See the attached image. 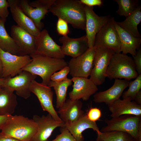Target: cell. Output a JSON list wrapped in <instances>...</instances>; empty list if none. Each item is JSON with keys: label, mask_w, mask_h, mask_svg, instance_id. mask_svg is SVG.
Here are the masks:
<instances>
[{"label": "cell", "mask_w": 141, "mask_h": 141, "mask_svg": "<svg viewBox=\"0 0 141 141\" xmlns=\"http://www.w3.org/2000/svg\"><path fill=\"white\" fill-rule=\"evenodd\" d=\"M85 5L78 0H55L49 11L61 18L74 28L85 30Z\"/></svg>", "instance_id": "1"}, {"label": "cell", "mask_w": 141, "mask_h": 141, "mask_svg": "<svg viewBox=\"0 0 141 141\" xmlns=\"http://www.w3.org/2000/svg\"><path fill=\"white\" fill-rule=\"evenodd\" d=\"M31 62L22 69L42 78V83L48 85L51 75L57 71L68 66L64 58L47 57L34 53L30 55Z\"/></svg>", "instance_id": "2"}, {"label": "cell", "mask_w": 141, "mask_h": 141, "mask_svg": "<svg viewBox=\"0 0 141 141\" xmlns=\"http://www.w3.org/2000/svg\"><path fill=\"white\" fill-rule=\"evenodd\" d=\"M32 119L22 115H11L3 126L1 133L21 141H31L38 130Z\"/></svg>", "instance_id": "3"}, {"label": "cell", "mask_w": 141, "mask_h": 141, "mask_svg": "<svg viewBox=\"0 0 141 141\" xmlns=\"http://www.w3.org/2000/svg\"><path fill=\"white\" fill-rule=\"evenodd\" d=\"M138 75L132 58L121 53L113 55L107 69L106 77L110 80L123 79L130 81Z\"/></svg>", "instance_id": "4"}, {"label": "cell", "mask_w": 141, "mask_h": 141, "mask_svg": "<svg viewBox=\"0 0 141 141\" xmlns=\"http://www.w3.org/2000/svg\"><path fill=\"white\" fill-rule=\"evenodd\" d=\"M107 125L100 131L105 132L118 131L127 133L137 141H141V117L126 114L104 120Z\"/></svg>", "instance_id": "5"}, {"label": "cell", "mask_w": 141, "mask_h": 141, "mask_svg": "<svg viewBox=\"0 0 141 141\" xmlns=\"http://www.w3.org/2000/svg\"><path fill=\"white\" fill-rule=\"evenodd\" d=\"M114 18L111 17L108 22L96 34L94 46L113 50L115 53H121L120 43L116 29Z\"/></svg>", "instance_id": "6"}, {"label": "cell", "mask_w": 141, "mask_h": 141, "mask_svg": "<svg viewBox=\"0 0 141 141\" xmlns=\"http://www.w3.org/2000/svg\"><path fill=\"white\" fill-rule=\"evenodd\" d=\"M115 53L113 50L109 49L95 48L93 67L89 79L97 86L101 85L105 81L110 60Z\"/></svg>", "instance_id": "7"}, {"label": "cell", "mask_w": 141, "mask_h": 141, "mask_svg": "<svg viewBox=\"0 0 141 141\" xmlns=\"http://www.w3.org/2000/svg\"><path fill=\"white\" fill-rule=\"evenodd\" d=\"M95 48H89L84 53L75 58H72L68 63L70 74L72 77L88 78L93 67Z\"/></svg>", "instance_id": "8"}, {"label": "cell", "mask_w": 141, "mask_h": 141, "mask_svg": "<svg viewBox=\"0 0 141 141\" xmlns=\"http://www.w3.org/2000/svg\"><path fill=\"white\" fill-rule=\"evenodd\" d=\"M0 59L3 66L2 78L13 77L31 61L29 55L19 56L5 51L0 48Z\"/></svg>", "instance_id": "9"}, {"label": "cell", "mask_w": 141, "mask_h": 141, "mask_svg": "<svg viewBox=\"0 0 141 141\" xmlns=\"http://www.w3.org/2000/svg\"><path fill=\"white\" fill-rule=\"evenodd\" d=\"M37 75L25 70H22L13 77L5 78L3 86L15 91L18 96L27 99L31 95L30 87L32 81L35 80Z\"/></svg>", "instance_id": "10"}, {"label": "cell", "mask_w": 141, "mask_h": 141, "mask_svg": "<svg viewBox=\"0 0 141 141\" xmlns=\"http://www.w3.org/2000/svg\"><path fill=\"white\" fill-rule=\"evenodd\" d=\"M35 52L34 53L51 58H64L65 57L62 52L61 46L58 45L44 29L35 37Z\"/></svg>", "instance_id": "11"}, {"label": "cell", "mask_w": 141, "mask_h": 141, "mask_svg": "<svg viewBox=\"0 0 141 141\" xmlns=\"http://www.w3.org/2000/svg\"><path fill=\"white\" fill-rule=\"evenodd\" d=\"M30 89L37 97L43 111H47L56 121H62L54 107L53 93L51 87L34 80L31 83Z\"/></svg>", "instance_id": "12"}, {"label": "cell", "mask_w": 141, "mask_h": 141, "mask_svg": "<svg viewBox=\"0 0 141 141\" xmlns=\"http://www.w3.org/2000/svg\"><path fill=\"white\" fill-rule=\"evenodd\" d=\"M86 17L85 30L89 48L94 46L96 36L111 17L109 16H100L97 15L93 10V7L85 5Z\"/></svg>", "instance_id": "13"}, {"label": "cell", "mask_w": 141, "mask_h": 141, "mask_svg": "<svg viewBox=\"0 0 141 141\" xmlns=\"http://www.w3.org/2000/svg\"><path fill=\"white\" fill-rule=\"evenodd\" d=\"M32 119L37 124L38 128L31 141H48L49 138L55 128L65 127L63 122L56 121L49 113L46 116L43 115L42 116L35 115Z\"/></svg>", "instance_id": "14"}, {"label": "cell", "mask_w": 141, "mask_h": 141, "mask_svg": "<svg viewBox=\"0 0 141 141\" xmlns=\"http://www.w3.org/2000/svg\"><path fill=\"white\" fill-rule=\"evenodd\" d=\"M11 34L18 47V55H30L35 53V37L15 25L11 26Z\"/></svg>", "instance_id": "15"}, {"label": "cell", "mask_w": 141, "mask_h": 141, "mask_svg": "<svg viewBox=\"0 0 141 141\" xmlns=\"http://www.w3.org/2000/svg\"><path fill=\"white\" fill-rule=\"evenodd\" d=\"M71 79L74 84L69 95V98L72 100L82 99L87 101L98 90L97 86L88 78L73 77Z\"/></svg>", "instance_id": "16"}, {"label": "cell", "mask_w": 141, "mask_h": 141, "mask_svg": "<svg viewBox=\"0 0 141 141\" xmlns=\"http://www.w3.org/2000/svg\"><path fill=\"white\" fill-rule=\"evenodd\" d=\"M59 40L62 44L61 49L63 54L73 58L81 55L89 48L86 35L77 38H70L67 35L62 36Z\"/></svg>", "instance_id": "17"}, {"label": "cell", "mask_w": 141, "mask_h": 141, "mask_svg": "<svg viewBox=\"0 0 141 141\" xmlns=\"http://www.w3.org/2000/svg\"><path fill=\"white\" fill-rule=\"evenodd\" d=\"M130 81L124 79H115L114 84L110 88L93 95V101L96 103H104L108 105L111 104L120 98L124 90L128 87Z\"/></svg>", "instance_id": "18"}, {"label": "cell", "mask_w": 141, "mask_h": 141, "mask_svg": "<svg viewBox=\"0 0 141 141\" xmlns=\"http://www.w3.org/2000/svg\"><path fill=\"white\" fill-rule=\"evenodd\" d=\"M13 18L17 25L36 37L41 31L34 22L23 11L18 4V0H8Z\"/></svg>", "instance_id": "19"}, {"label": "cell", "mask_w": 141, "mask_h": 141, "mask_svg": "<svg viewBox=\"0 0 141 141\" xmlns=\"http://www.w3.org/2000/svg\"><path fill=\"white\" fill-rule=\"evenodd\" d=\"M83 103L79 100H73L69 98L58 109L57 113L64 123L76 121L85 114L82 110Z\"/></svg>", "instance_id": "20"}, {"label": "cell", "mask_w": 141, "mask_h": 141, "mask_svg": "<svg viewBox=\"0 0 141 141\" xmlns=\"http://www.w3.org/2000/svg\"><path fill=\"white\" fill-rule=\"evenodd\" d=\"M108 106L112 118L126 114L141 116V105L129 99L118 98Z\"/></svg>", "instance_id": "21"}, {"label": "cell", "mask_w": 141, "mask_h": 141, "mask_svg": "<svg viewBox=\"0 0 141 141\" xmlns=\"http://www.w3.org/2000/svg\"><path fill=\"white\" fill-rule=\"evenodd\" d=\"M114 25L120 43V51L122 53H129L133 57L136 54L140 49L141 38L135 37L119 26L115 20Z\"/></svg>", "instance_id": "22"}, {"label": "cell", "mask_w": 141, "mask_h": 141, "mask_svg": "<svg viewBox=\"0 0 141 141\" xmlns=\"http://www.w3.org/2000/svg\"><path fill=\"white\" fill-rule=\"evenodd\" d=\"M65 127L74 137L77 141H84L82 133L85 130L91 128L98 133L100 131L96 122L90 120L85 114L78 120L65 123Z\"/></svg>", "instance_id": "23"}, {"label": "cell", "mask_w": 141, "mask_h": 141, "mask_svg": "<svg viewBox=\"0 0 141 141\" xmlns=\"http://www.w3.org/2000/svg\"><path fill=\"white\" fill-rule=\"evenodd\" d=\"M14 91L3 86L0 89V116L11 115L17 104Z\"/></svg>", "instance_id": "24"}, {"label": "cell", "mask_w": 141, "mask_h": 141, "mask_svg": "<svg viewBox=\"0 0 141 141\" xmlns=\"http://www.w3.org/2000/svg\"><path fill=\"white\" fill-rule=\"evenodd\" d=\"M29 2L27 0H18V4L22 10L40 30L43 27L41 20L49 10L41 7H33L30 5Z\"/></svg>", "instance_id": "25"}, {"label": "cell", "mask_w": 141, "mask_h": 141, "mask_svg": "<svg viewBox=\"0 0 141 141\" xmlns=\"http://www.w3.org/2000/svg\"><path fill=\"white\" fill-rule=\"evenodd\" d=\"M141 21V6L139 5L131 14L126 17L123 21L116 22V24L134 37L141 38L138 29Z\"/></svg>", "instance_id": "26"}, {"label": "cell", "mask_w": 141, "mask_h": 141, "mask_svg": "<svg viewBox=\"0 0 141 141\" xmlns=\"http://www.w3.org/2000/svg\"><path fill=\"white\" fill-rule=\"evenodd\" d=\"M5 21L0 20V48L5 51L18 55V47L6 30L4 25Z\"/></svg>", "instance_id": "27"}, {"label": "cell", "mask_w": 141, "mask_h": 141, "mask_svg": "<svg viewBox=\"0 0 141 141\" xmlns=\"http://www.w3.org/2000/svg\"><path fill=\"white\" fill-rule=\"evenodd\" d=\"M71 79L67 78L63 81L55 82L50 80L49 86L53 87L56 96V107L59 109L66 100L67 90L68 87L72 84Z\"/></svg>", "instance_id": "28"}, {"label": "cell", "mask_w": 141, "mask_h": 141, "mask_svg": "<svg viewBox=\"0 0 141 141\" xmlns=\"http://www.w3.org/2000/svg\"><path fill=\"white\" fill-rule=\"evenodd\" d=\"M96 141H137L126 132L114 131L105 132L100 131L97 133Z\"/></svg>", "instance_id": "29"}, {"label": "cell", "mask_w": 141, "mask_h": 141, "mask_svg": "<svg viewBox=\"0 0 141 141\" xmlns=\"http://www.w3.org/2000/svg\"><path fill=\"white\" fill-rule=\"evenodd\" d=\"M118 4L116 13L120 16L127 17L132 13L139 6L138 0H114Z\"/></svg>", "instance_id": "30"}, {"label": "cell", "mask_w": 141, "mask_h": 141, "mask_svg": "<svg viewBox=\"0 0 141 141\" xmlns=\"http://www.w3.org/2000/svg\"><path fill=\"white\" fill-rule=\"evenodd\" d=\"M128 90L122 93L123 99L134 100L138 92L141 90V74L138 75L133 81H130Z\"/></svg>", "instance_id": "31"}, {"label": "cell", "mask_w": 141, "mask_h": 141, "mask_svg": "<svg viewBox=\"0 0 141 141\" xmlns=\"http://www.w3.org/2000/svg\"><path fill=\"white\" fill-rule=\"evenodd\" d=\"M61 133L54 139L48 141H77L68 130L65 127H60Z\"/></svg>", "instance_id": "32"}, {"label": "cell", "mask_w": 141, "mask_h": 141, "mask_svg": "<svg viewBox=\"0 0 141 141\" xmlns=\"http://www.w3.org/2000/svg\"><path fill=\"white\" fill-rule=\"evenodd\" d=\"M69 67L66 66L57 72H55L51 76V80L55 82H60L66 79L67 75L69 73Z\"/></svg>", "instance_id": "33"}, {"label": "cell", "mask_w": 141, "mask_h": 141, "mask_svg": "<svg viewBox=\"0 0 141 141\" xmlns=\"http://www.w3.org/2000/svg\"><path fill=\"white\" fill-rule=\"evenodd\" d=\"M68 23L63 19L58 18L56 24V30L58 34L66 36L69 33Z\"/></svg>", "instance_id": "34"}, {"label": "cell", "mask_w": 141, "mask_h": 141, "mask_svg": "<svg viewBox=\"0 0 141 141\" xmlns=\"http://www.w3.org/2000/svg\"><path fill=\"white\" fill-rule=\"evenodd\" d=\"M55 0H37L29 2L30 5L34 8L41 7L49 10Z\"/></svg>", "instance_id": "35"}, {"label": "cell", "mask_w": 141, "mask_h": 141, "mask_svg": "<svg viewBox=\"0 0 141 141\" xmlns=\"http://www.w3.org/2000/svg\"><path fill=\"white\" fill-rule=\"evenodd\" d=\"M86 115L90 120L96 122L101 117L102 113L101 110L99 108H92L89 110Z\"/></svg>", "instance_id": "36"}, {"label": "cell", "mask_w": 141, "mask_h": 141, "mask_svg": "<svg viewBox=\"0 0 141 141\" xmlns=\"http://www.w3.org/2000/svg\"><path fill=\"white\" fill-rule=\"evenodd\" d=\"M9 5L6 0H0V17L1 19L6 20L9 12L8 9Z\"/></svg>", "instance_id": "37"}, {"label": "cell", "mask_w": 141, "mask_h": 141, "mask_svg": "<svg viewBox=\"0 0 141 141\" xmlns=\"http://www.w3.org/2000/svg\"><path fill=\"white\" fill-rule=\"evenodd\" d=\"M133 57L136 71L138 75L141 74V48L137 51L136 55Z\"/></svg>", "instance_id": "38"}, {"label": "cell", "mask_w": 141, "mask_h": 141, "mask_svg": "<svg viewBox=\"0 0 141 141\" xmlns=\"http://www.w3.org/2000/svg\"><path fill=\"white\" fill-rule=\"evenodd\" d=\"M83 4L89 7L97 6L101 7L103 4V1L102 0H80Z\"/></svg>", "instance_id": "39"}, {"label": "cell", "mask_w": 141, "mask_h": 141, "mask_svg": "<svg viewBox=\"0 0 141 141\" xmlns=\"http://www.w3.org/2000/svg\"><path fill=\"white\" fill-rule=\"evenodd\" d=\"M0 141H21L13 137L5 136L0 132Z\"/></svg>", "instance_id": "40"}, {"label": "cell", "mask_w": 141, "mask_h": 141, "mask_svg": "<svg viewBox=\"0 0 141 141\" xmlns=\"http://www.w3.org/2000/svg\"><path fill=\"white\" fill-rule=\"evenodd\" d=\"M11 115L0 116V130Z\"/></svg>", "instance_id": "41"}, {"label": "cell", "mask_w": 141, "mask_h": 141, "mask_svg": "<svg viewBox=\"0 0 141 141\" xmlns=\"http://www.w3.org/2000/svg\"><path fill=\"white\" fill-rule=\"evenodd\" d=\"M134 100L138 104L141 105V90H140L136 94Z\"/></svg>", "instance_id": "42"}, {"label": "cell", "mask_w": 141, "mask_h": 141, "mask_svg": "<svg viewBox=\"0 0 141 141\" xmlns=\"http://www.w3.org/2000/svg\"><path fill=\"white\" fill-rule=\"evenodd\" d=\"M5 79V78H0V89L3 85Z\"/></svg>", "instance_id": "43"}, {"label": "cell", "mask_w": 141, "mask_h": 141, "mask_svg": "<svg viewBox=\"0 0 141 141\" xmlns=\"http://www.w3.org/2000/svg\"><path fill=\"white\" fill-rule=\"evenodd\" d=\"M3 66L2 61L0 59V78H2Z\"/></svg>", "instance_id": "44"}, {"label": "cell", "mask_w": 141, "mask_h": 141, "mask_svg": "<svg viewBox=\"0 0 141 141\" xmlns=\"http://www.w3.org/2000/svg\"></svg>", "instance_id": "45"}]
</instances>
